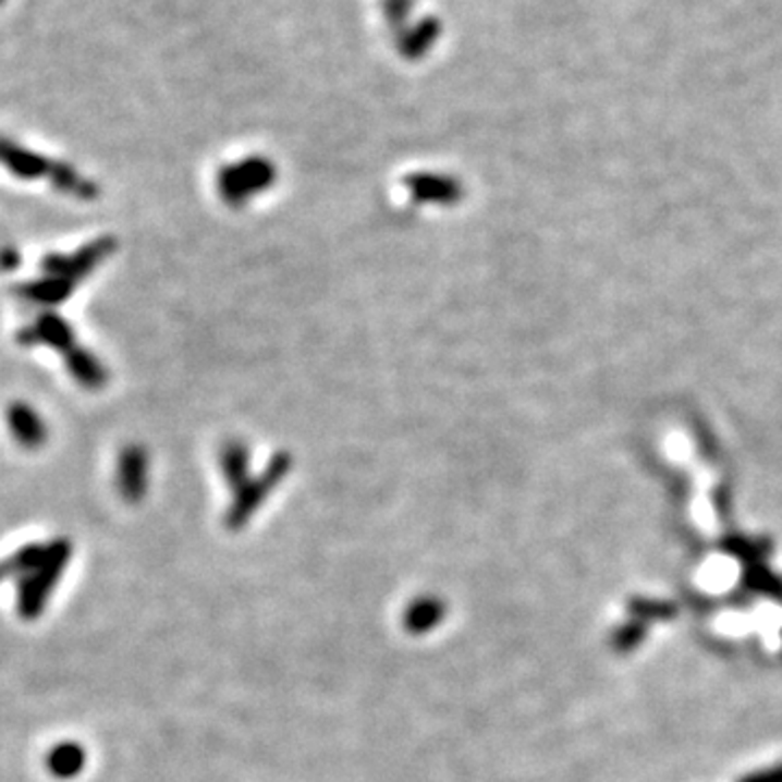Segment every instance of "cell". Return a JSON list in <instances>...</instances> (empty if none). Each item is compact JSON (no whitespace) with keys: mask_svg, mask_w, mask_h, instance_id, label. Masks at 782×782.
I'll return each instance as SVG.
<instances>
[{"mask_svg":"<svg viewBox=\"0 0 782 782\" xmlns=\"http://www.w3.org/2000/svg\"><path fill=\"white\" fill-rule=\"evenodd\" d=\"M111 251H113V242L100 240V242H94V244L81 248L72 259L70 257L48 259V264H46L48 277H54V279H61V281H68L74 285V281H78L83 274L91 272Z\"/></svg>","mask_w":782,"mask_h":782,"instance_id":"cell-5","label":"cell"},{"mask_svg":"<svg viewBox=\"0 0 782 782\" xmlns=\"http://www.w3.org/2000/svg\"><path fill=\"white\" fill-rule=\"evenodd\" d=\"M726 550L733 552L737 559L746 561L748 565H757L763 554H766V543H753V541H746V539H733L726 543Z\"/></svg>","mask_w":782,"mask_h":782,"instance_id":"cell-18","label":"cell"},{"mask_svg":"<svg viewBox=\"0 0 782 782\" xmlns=\"http://www.w3.org/2000/svg\"><path fill=\"white\" fill-rule=\"evenodd\" d=\"M70 557H72V546L65 539H54L52 543L46 546L41 561L20 578L17 613L24 620H37L44 613L46 602L52 589L57 587Z\"/></svg>","mask_w":782,"mask_h":782,"instance_id":"cell-1","label":"cell"},{"mask_svg":"<svg viewBox=\"0 0 782 782\" xmlns=\"http://www.w3.org/2000/svg\"><path fill=\"white\" fill-rule=\"evenodd\" d=\"M68 353H70L68 355V370L74 375V379L81 386H85L89 390H98V388L105 386L107 372H105V368L98 364V359L91 353L81 351L78 346L70 349Z\"/></svg>","mask_w":782,"mask_h":782,"instance_id":"cell-10","label":"cell"},{"mask_svg":"<svg viewBox=\"0 0 782 782\" xmlns=\"http://www.w3.org/2000/svg\"><path fill=\"white\" fill-rule=\"evenodd\" d=\"M118 487L129 502L144 498L148 487V454L139 445H129L118 461Z\"/></svg>","mask_w":782,"mask_h":782,"instance_id":"cell-6","label":"cell"},{"mask_svg":"<svg viewBox=\"0 0 782 782\" xmlns=\"http://www.w3.org/2000/svg\"><path fill=\"white\" fill-rule=\"evenodd\" d=\"M274 179H277L274 166L268 159L253 157L242 163L222 168L218 176V187L222 198L237 207L246 203L251 196L268 190L274 183Z\"/></svg>","mask_w":782,"mask_h":782,"instance_id":"cell-3","label":"cell"},{"mask_svg":"<svg viewBox=\"0 0 782 782\" xmlns=\"http://www.w3.org/2000/svg\"><path fill=\"white\" fill-rule=\"evenodd\" d=\"M443 618V604L437 598H421L404 613V624L411 633H426L435 628Z\"/></svg>","mask_w":782,"mask_h":782,"instance_id":"cell-13","label":"cell"},{"mask_svg":"<svg viewBox=\"0 0 782 782\" xmlns=\"http://www.w3.org/2000/svg\"><path fill=\"white\" fill-rule=\"evenodd\" d=\"M33 344H50L52 349H74L72 346V329L57 316H48L33 325L30 331H26Z\"/></svg>","mask_w":782,"mask_h":782,"instance_id":"cell-12","label":"cell"},{"mask_svg":"<svg viewBox=\"0 0 782 782\" xmlns=\"http://www.w3.org/2000/svg\"><path fill=\"white\" fill-rule=\"evenodd\" d=\"M87 753L74 742H61L46 755V770L59 781H70L85 770Z\"/></svg>","mask_w":782,"mask_h":782,"instance_id":"cell-8","label":"cell"},{"mask_svg":"<svg viewBox=\"0 0 782 782\" xmlns=\"http://www.w3.org/2000/svg\"><path fill=\"white\" fill-rule=\"evenodd\" d=\"M744 587L750 589L753 594L766 596L770 600L782 602V578L779 574H774L770 567L757 563V565H748L744 572Z\"/></svg>","mask_w":782,"mask_h":782,"instance_id":"cell-14","label":"cell"},{"mask_svg":"<svg viewBox=\"0 0 782 782\" xmlns=\"http://www.w3.org/2000/svg\"><path fill=\"white\" fill-rule=\"evenodd\" d=\"M9 428L22 445H39L46 441V424L28 404H13L9 408Z\"/></svg>","mask_w":782,"mask_h":782,"instance_id":"cell-9","label":"cell"},{"mask_svg":"<svg viewBox=\"0 0 782 782\" xmlns=\"http://www.w3.org/2000/svg\"><path fill=\"white\" fill-rule=\"evenodd\" d=\"M290 467H292L290 454L281 452V454H277V456L270 461V465H268V469L264 472L261 478L248 480L242 489H237V491H235V502H233V506H231V511H229V517H227V520H229V526H231V528L244 526L246 520H248V517L261 506V502L268 498V493L288 476Z\"/></svg>","mask_w":782,"mask_h":782,"instance_id":"cell-4","label":"cell"},{"mask_svg":"<svg viewBox=\"0 0 782 782\" xmlns=\"http://www.w3.org/2000/svg\"><path fill=\"white\" fill-rule=\"evenodd\" d=\"M628 611L635 620H639L644 624L670 620L676 615V607L672 602H665L659 598H633L628 602Z\"/></svg>","mask_w":782,"mask_h":782,"instance_id":"cell-16","label":"cell"},{"mask_svg":"<svg viewBox=\"0 0 782 782\" xmlns=\"http://www.w3.org/2000/svg\"><path fill=\"white\" fill-rule=\"evenodd\" d=\"M737 782H782V763L774 766V768L750 772V774L742 777Z\"/></svg>","mask_w":782,"mask_h":782,"instance_id":"cell-19","label":"cell"},{"mask_svg":"<svg viewBox=\"0 0 782 782\" xmlns=\"http://www.w3.org/2000/svg\"><path fill=\"white\" fill-rule=\"evenodd\" d=\"M646 635H648V624H644V622H639V620L633 618L631 622L620 624V626L615 628L611 642H613V648H615L618 652H633V650H637V648L644 644Z\"/></svg>","mask_w":782,"mask_h":782,"instance_id":"cell-17","label":"cell"},{"mask_svg":"<svg viewBox=\"0 0 782 782\" xmlns=\"http://www.w3.org/2000/svg\"><path fill=\"white\" fill-rule=\"evenodd\" d=\"M0 161H4L11 170L20 172L22 176H46L50 179L57 187H61L68 194H76L81 198H91L94 196V187L89 181H83L74 170L65 168V166H54L46 159H41L39 155L20 150L17 146L4 144L0 142Z\"/></svg>","mask_w":782,"mask_h":782,"instance_id":"cell-2","label":"cell"},{"mask_svg":"<svg viewBox=\"0 0 782 782\" xmlns=\"http://www.w3.org/2000/svg\"><path fill=\"white\" fill-rule=\"evenodd\" d=\"M406 187L417 203L452 205L463 194L456 179L441 174H413L406 179Z\"/></svg>","mask_w":782,"mask_h":782,"instance_id":"cell-7","label":"cell"},{"mask_svg":"<svg viewBox=\"0 0 782 782\" xmlns=\"http://www.w3.org/2000/svg\"><path fill=\"white\" fill-rule=\"evenodd\" d=\"M220 463H222V472H224V478L229 480V485L237 491L242 489L251 478H248V465H251V454H248V448L240 441H231L224 450H222V456H220Z\"/></svg>","mask_w":782,"mask_h":782,"instance_id":"cell-11","label":"cell"},{"mask_svg":"<svg viewBox=\"0 0 782 782\" xmlns=\"http://www.w3.org/2000/svg\"><path fill=\"white\" fill-rule=\"evenodd\" d=\"M46 552V546H39V543H28L20 550H15L9 559L0 561V581H7L11 576H24L26 572H30L44 557Z\"/></svg>","mask_w":782,"mask_h":782,"instance_id":"cell-15","label":"cell"}]
</instances>
